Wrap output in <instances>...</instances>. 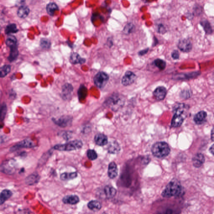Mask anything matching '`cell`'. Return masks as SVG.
<instances>
[{"label":"cell","instance_id":"47","mask_svg":"<svg viewBox=\"0 0 214 214\" xmlns=\"http://www.w3.org/2000/svg\"><path fill=\"white\" fill-rule=\"evenodd\" d=\"M0 128H1V126H0Z\"/></svg>","mask_w":214,"mask_h":214},{"label":"cell","instance_id":"38","mask_svg":"<svg viewBox=\"0 0 214 214\" xmlns=\"http://www.w3.org/2000/svg\"><path fill=\"white\" fill-rule=\"evenodd\" d=\"M50 42L48 39H42L40 41V46L42 48L44 49H49L51 46Z\"/></svg>","mask_w":214,"mask_h":214},{"label":"cell","instance_id":"44","mask_svg":"<svg viewBox=\"0 0 214 214\" xmlns=\"http://www.w3.org/2000/svg\"><path fill=\"white\" fill-rule=\"evenodd\" d=\"M154 42L153 43V46H156L157 44H158V39H157L155 37H154Z\"/></svg>","mask_w":214,"mask_h":214},{"label":"cell","instance_id":"13","mask_svg":"<svg viewBox=\"0 0 214 214\" xmlns=\"http://www.w3.org/2000/svg\"><path fill=\"white\" fill-rule=\"evenodd\" d=\"M200 72H194L188 73H180L176 74L173 76V79L175 80H188V79L194 78L200 75Z\"/></svg>","mask_w":214,"mask_h":214},{"label":"cell","instance_id":"42","mask_svg":"<svg viewBox=\"0 0 214 214\" xmlns=\"http://www.w3.org/2000/svg\"><path fill=\"white\" fill-rule=\"evenodd\" d=\"M148 50H149V48H147V49H143V50H141L140 51L138 52V55L141 56L145 55V54H147V52H148Z\"/></svg>","mask_w":214,"mask_h":214},{"label":"cell","instance_id":"33","mask_svg":"<svg viewBox=\"0 0 214 214\" xmlns=\"http://www.w3.org/2000/svg\"><path fill=\"white\" fill-rule=\"evenodd\" d=\"M11 67L10 65H5L0 68V77H4L10 72Z\"/></svg>","mask_w":214,"mask_h":214},{"label":"cell","instance_id":"15","mask_svg":"<svg viewBox=\"0 0 214 214\" xmlns=\"http://www.w3.org/2000/svg\"><path fill=\"white\" fill-rule=\"evenodd\" d=\"M62 201L65 204L75 205L80 202V198L77 195H67L63 198Z\"/></svg>","mask_w":214,"mask_h":214},{"label":"cell","instance_id":"40","mask_svg":"<svg viewBox=\"0 0 214 214\" xmlns=\"http://www.w3.org/2000/svg\"><path fill=\"white\" fill-rule=\"evenodd\" d=\"M158 32L161 34H164L166 32L167 30L166 28L162 24H160L158 26Z\"/></svg>","mask_w":214,"mask_h":214},{"label":"cell","instance_id":"41","mask_svg":"<svg viewBox=\"0 0 214 214\" xmlns=\"http://www.w3.org/2000/svg\"><path fill=\"white\" fill-rule=\"evenodd\" d=\"M172 58L173 59H178L179 58V51L177 50H174L172 52L171 54Z\"/></svg>","mask_w":214,"mask_h":214},{"label":"cell","instance_id":"26","mask_svg":"<svg viewBox=\"0 0 214 214\" xmlns=\"http://www.w3.org/2000/svg\"><path fill=\"white\" fill-rule=\"evenodd\" d=\"M70 61L73 64H82L85 62V59L81 57L77 53H73L70 56Z\"/></svg>","mask_w":214,"mask_h":214},{"label":"cell","instance_id":"32","mask_svg":"<svg viewBox=\"0 0 214 214\" xmlns=\"http://www.w3.org/2000/svg\"><path fill=\"white\" fill-rule=\"evenodd\" d=\"M10 49V53L8 59H9L10 61L12 62L17 59V57H18V52L17 46L11 48Z\"/></svg>","mask_w":214,"mask_h":214},{"label":"cell","instance_id":"7","mask_svg":"<svg viewBox=\"0 0 214 214\" xmlns=\"http://www.w3.org/2000/svg\"><path fill=\"white\" fill-rule=\"evenodd\" d=\"M109 76L107 74L100 72L95 75L94 78V82L97 87L102 89L104 87L109 80Z\"/></svg>","mask_w":214,"mask_h":214},{"label":"cell","instance_id":"36","mask_svg":"<svg viewBox=\"0 0 214 214\" xmlns=\"http://www.w3.org/2000/svg\"><path fill=\"white\" fill-rule=\"evenodd\" d=\"M134 25L132 23H128L125 27L123 29V32L127 34H131L134 31Z\"/></svg>","mask_w":214,"mask_h":214},{"label":"cell","instance_id":"17","mask_svg":"<svg viewBox=\"0 0 214 214\" xmlns=\"http://www.w3.org/2000/svg\"><path fill=\"white\" fill-rule=\"evenodd\" d=\"M107 174L109 177L113 179L116 177L118 174V169L114 162H111L108 165Z\"/></svg>","mask_w":214,"mask_h":214},{"label":"cell","instance_id":"22","mask_svg":"<svg viewBox=\"0 0 214 214\" xmlns=\"http://www.w3.org/2000/svg\"><path fill=\"white\" fill-rule=\"evenodd\" d=\"M13 195V192L11 190L5 189L0 193V205H2Z\"/></svg>","mask_w":214,"mask_h":214},{"label":"cell","instance_id":"19","mask_svg":"<svg viewBox=\"0 0 214 214\" xmlns=\"http://www.w3.org/2000/svg\"><path fill=\"white\" fill-rule=\"evenodd\" d=\"M40 179V177L39 174L37 173H33L26 178L25 183L29 186L36 185L39 182Z\"/></svg>","mask_w":214,"mask_h":214},{"label":"cell","instance_id":"24","mask_svg":"<svg viewBox=\"0 0 214 214\" xmlns=\"http://www.w3.org/2000/svg\"><path fill=\"white\" fill-rule=\"evenodd\" d=\"M87 206L90 210L94 212L99 211L102 207L101 203L96 200H92L89 202Z\"/></svg>","mask_w":214,"mask_h":214},{"label":"cell","instance_id":"29","mask_svg":"<svg viewBox=\"0 0 214 214\" xmlns=\"http://www.w3.org/2000/svg\"><path fill=\"white\" fill-rule=\"evenodd\" d=\"M58 6L55 3H50L47 6V11L48 14L51 16H53L56 11L59 10Z\"/></svg>","mask_w":214,"mask_h":214},{"label":"cell","instance_id":"18","mask_svg":"<svg viewBox=\"0 0 214 214\" xmlns=\"http://www.w3.org/2000/svg\"><path fill=\"white\" fill-rule=\"evenodd\" d=\"M207 117V113L204 111H200L197 113L194 117V121L197 125H202L205 123Z\"/></svg>","mask_w":214,"mask_h":214},{"label":"cell","instance_id":"23","mask_svg":"<svg viewBox=\"0 0 214 214\" xmlns=\"http://www.w3.org/2000/svg\"><path fill=\"white\" fill-rule=\"evenodd\" d=\"M104 192L107 198L112 199L116 196L117 190L111 185H106L104 189Z\"/></svg>","mask_w":214,"mask_h":214},{"label":"cell","instance_id":"30","mask_svg":"<svg viewBox=\"0 0 214 214\" xmlns=\"http://www.w3.org/2000/svg\"><path fill=\"white\" fill-rule=\"evenodd\" d=\"M17 39L13 36H9L6 40L7 45L10 48L17 46Z\"/></svg>","mask_w":214,"mask_h":214},{"label":"cell","instance_id":"46","mask_svg":"<svg viewBox=\"0 0 214 214\" xmlns=\"http://www.w3.org/2000/svg\"><path fill=\"white\" fill-rule=\"evenodd\" d=\"M102 214H107V213H106V212H104L102 213Z\"/></svg>","mask_w":214,"mask_h":214},{"label":"cell","instance_id":"45","mask_svg":"<svg viewBox=\"0 0 214 214\" xmlns=\"http://www.w3.org/2000/svg\"><path fill=\"white\" fill-rule=\"evenodd\" d=\"M211 138L212 140V141H213L214 139V128H213L212 130L211 133Z\"/></svg>","mask_w":214,"mask_h":214},{"label":"cell","instance_id":"43","mask_svg":"<svg viewBox=\"0 0 214 214\" xmlns=\"http://www.w3.org/2000/svg\"><path fill=\"white\" fill-rule=\"evenodd\" d=\"M214 144H213L210 147V149H209V151H210V153H211V154H212V155H213L214 154Z\"/></svg>","mask_w":214,"mask_h":214},{"label":"cell","instance_id":"2","mask_svg":"<svg viewBox=\"0 0 214 214\" xmlns=\"http://www.w3.org/2000/svg\"><path fill=\"white\" fill-rule=\"evenodd\" d=\"M188 108L184 103H177L174 106V113L171 123V127L174 128L179 127L182 124L187 116Z\"/></svg>","mask_w":214,"mask_h":214},{"label":"cell","instance_id":"11","mask_svg":"<svg viewBox=\"0 0 214 214\" xmlns=\"http://www.w3.org/2000/svg\"><path fill=\"white\" fill-rule=\"evenodd\" d=\"M177 47L179 49L183 52L188 53L192 49V44L191 41L187 39H181L178 43Z\"/></svg>","mask_w":214,"mask_h":214},{"label":"cell","instance_id":"39","mask_svg":"<svg viewBox=\"0 0 214 214\" xmlns=\"http://www.w3.org/2000/svg\"><path fill=\"white\" fill-rule=\"evenodd\" d=\"M87 93V91H85V88L83 89V87H81L79 90V92H78V95L79 97H81V98H83L85 97Z\"/></svg>","mask_w":214,"mask_h":214},{"label":"cell","instance_id":"4","mask_svg":"<svg viewBox=\"0 0 214 214\" xmlns=\"http://www.w3.org/2000/svg\"><path fill=\"white\" fill-rule=\"evenodd\" d=\"M124 97L118 93H115L109 97L104 102L105 106L113 111H117L124 104Z\"/></svg>","mask_w":214,"mask_h":214},{"label":"cell","instance_id":"28","mask_svg":"<svg viewBox=\"0 0 214 214\" xmlns=\"http://www.w3.org/2000/svg\"><path fill=\"white\" fill-rule=\"evenodd\" d=\"M30 12V10L28 7L22 6L18 9L17 14L21 18H25L28 16Z\"/></svg>","mask_w":214,"mask_h":214},{"label":"cell","instance_id":"8","mask_svg":"<svg viewBox=\"0 0 214 214\" xmlns=\"http://www.w3.org/2000/svg\"><path fill=\"white\" fill-rule=\"evenodd\" d=\"M36 146L35 143L30 139H26L13 145L10 148L11 152H14L22 148H32Z\"/></svg>","mask_w":214,"mask_h":214},{"label":"cell","instance_id":"3","mask_svg":"<svg viewBox=\"0 0 214 214\" xmlns=\"http://www.w3.org/2000/svg\"><path fill=\"white\" fill-rule=\"evenodd\" d=\"M153 155L159 159H163L169 155L170 148L169 145L165 142H158L154 143L152 148Z\"/></svg>","mask_w":214,"mask_h":214},{"label":"cell","instance_id":"35","mask_svg":"<svg viewBox=\"0 0 214 214\" xmlns=\"http://www.w3.org/2000/svg\"><path fill=\"white\" fill-rule=\"evenodd\" d=\"M18 29H17V25L14 23H12L8 25L6 27L5 33L6 34H13L18 32Z\"/></svg>","mask_w":214,"mask_h":214},{"label":"cell","instance_id":"34","mask_svg":"<svg viewBox=\"0 0 214 214\" xmlns=\"http://www.w3.org/2000/svg\"><path fill=\"white\" fill-rule=\"evenodd\" d=\"M7 105L3 103L0 105V121H3L5 118L7 113Z\"/></svg>","mask_w":214,"mask_h":214},{"label":"cell","instance_id":"12","mask_svg":"<svg viewBox=\"0 0 214 214\" xmlns=\"http://www.w3.org/2000/svg\"><path fill=\"white\" fill-rule=\"evenodd\" d=\"M167 94V90L164 87L159 86L154 90L153 95L156 99L162 101L165 98Z\"/></svg>","mask_w":214,"mask_h":214},{"label":"cell","instance_id":"31","mask_svg":"<svg viewBox=\"0 0 214 214\" xmlns=\"http://www.w3.org/2000/svg\"><path fill=\"white\" fill-rule=\"evenodd\" d=\"M153 64L156 67H158L160 70H163L166 67L167 63L165 61L160 59H155Z\"/></svg>","mask_w":214,"mask_h":214},{"label":"cell","instance_id":"9","mask_svg":"<svg viewBox=\"0 0 214 214\" xmlns=\"http://www.w3.org/2000/svg\"><path fill=\"white\" fill-rule=\"evenodd\" d=\"M72 117L70 116H63L58 118L52 119L53 122L61 128H65L71 125L72 122Z\"/></svg>","mask_w":214,"mask_h":214},{"label":"cell","instance_id":"1","mask_svg":"<svg viewBox=\"0 0 214 214\" xmlns=\"http://www.w3.org/2000/svg\"><path fill=\"white\" fill-rule=\"evenodd\" d=\"M184 194V188L177 179H174L171 181L162 193L163 197H179Z\"/></svg>","mask_w":214,"mask_h":214},{"label":"cell","instance_id":"10","mask_svg":"<svg viewBox=\"0 0 214 214\" xmlns=\"http://www.w3.org/2000/svg\"><path fill=\"white\" fill-rule=\"evenodd\" d=\"M137 79V75L132 71H127L122 79V85L125 86H129L134 82Z\"/></svg>","mask_w":214,"mask_h":214},{"label":"cell","instance_id":"6","mask_svg":"<svg viewBox=\"0 0 214 214\" xmlns=\"http://www.w3.org/2000/svg\"><path fill=\"white\" fill-rule=\"evenodd\" d=\"M16 168L15 160L13 159L5 161L0 165V171L7 174H13Z\"/></svg>","mask_w":214,"mask_h":214},{"label":"cell","instance_id":"5","mask_svg":"<svg viewBox=\"0 0 214 214\" xmlns=\"http://www.w3.org/2000/svg\"><path fill=\"white\" fill-rule=\"evenodd\" d=\"M82 146L83 143L81 141L75 140L64 144L56 145L53 148L57 151L70 152L80 149L82 147Z\"/></svg>","mask_w":214,"mask_h":214},{"label":"cell","instance_id":"16","mask_svg":"<svg viewBox=\"0 0 214 214\" xmlns=\"http://www.w3.org/2000/svg\"><path fill=\"white\" fill-rule=\"evenodd\" d=\"M205 162V157L201 153H197L192 158L193 164L196 168H200L202 166Z\"/></svg>","mask_w":214,"mask_h":214},{"label":"cell","instance_id":"20","mask_svg":"<svg viewBox=\"0 0 214 214\" xmlns=\"http://www.w3.org/2000/svg\"><path fill=\"white\" fill-rule=\"evenodd\" d=\"M121 150V147L119 143L116 141H111L107 146V151L110 154H116L119 153Z\"/></svg>","mask_w":214,"mask_h":214},{"label":"cell","instance_id":"25","mask_svg":"<svg viewBox=\"0 0 214 214\" xmlns=\"http://www.w3.org/2000/svg\"><path fill=\"white\" fill-rule=\"evenodd\" d=\"M200 24L202 26L205 33L208 35L212 34L213 30L211 26V24L207 19L203 18L200 21Z\"/></svg>","mask_w":214,"mask_h":214},{"label":"cell","instance_id":"21","mask_svg":"<svg viewBox=\"0 0 214 214\" xmlns=\"http://www.w3.org/2000/svg\"><path fill=\"white\" fill-rule=\"evenodd\" d=\"M95 142L96 144L99 146L106 145L108 143L107 136L102 133H98L95 136Z\"/></svg>","mask_w":214,"mask_h":214},{"label":"cell","instance_id":"14","mask_svg":"<svg viewBox=\"0 0 214 214\" xmlns=\"http://www.w3.org/2000/svg\"><path fill=\"white\" fill-rule=\"evenodd\" d=\"M73 88L71 84L66 83L63 86L62 91V97L63 99H69L71 96Z\"/></svg>","mask_w":214,"mask_h":214},{"label":"cell","instance_id":"27","mask_svg":"<svg viewBox=\"0 0 214 214\" xmlns=\"http://www.w3.org/2000/svg\"><path fill=\"white\" fill-rule=\"evenodd\" d=\"M78 174L77 172H74L62 173L60 175V179L62 181H68L73 179L77 177Z\"/></svg>","mask_w":214,"mask_h":214},{"label":"cell","instance_id":"37","mask_svg":"<svg viewBox=\"0 0 214 214\" xmlns=\"http://www.w3.org/2000/svg\"><path fill=\"white\" fill-rule=\"evenodd\" d=\"M87 155L88 158L91 160H96L97 158V153L94 150L89 149L87 151Z\"/></svg>","mask_w":214,"mask_h":214}]
</instances>
